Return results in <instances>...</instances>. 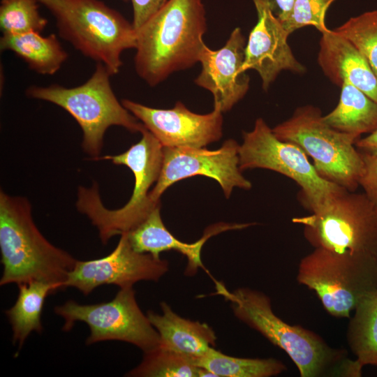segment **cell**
I'll use <instances>...</instances> for the list:
<instances>
[{"label":"cell","mask_w":377,"mask_h":377,"mask_svg":"<svg viewBox=\"0 0 377 377\" xmlns=\"http://www.w3.org/2000/svg\"><path fill=\"white\" fill-rule=\"evenodd\" d=\"M202 0H169L136 29L134 57L138 75L155 87L175 72L199 62L206 45Z\"/></svg>","instance_id":"cell-1"},{"label":"cell","mask_w":377,"mask_h":377,"mask_svg":"<svg viewBox=\"0 0 377 377\" xmlns=\"http://www.w3.org/2000/svg\"><path fill=\"white\" fill-rule=\"evenodd\" d=\"M216 294L230 304L235 316L287 353L302 377L362 376V367L334 349L317 334L300 325H291L272 310L269 297L249 288L228 290L215 281Z\"/></svg>","instance_id":"cell-2"},{"label":"cell","mask_w":377,"mask_h":377,"mask_svg":"<svg viewBox=\"0 0 377 377\" xmlns=\"http://www.w3.org/2000/svg\"><path fill=\"white\" fill-rule=\"evenodd\" d=\"M0 285L31 281L64 283L77 260L50 243L35 225L29 202L0 193Z\"/></svg>","instance_id":"cell-3"},{"label":"cell","mask_w":377,"mask_h":377,"mask_svg":"<svg viewBox=\"0 0 377 377\" xmlns=\"http://www.w3.org/2000/svg\"><path fill=\"white\" fill-rule=\"evenodd\" d=\"M56 21L59 37L84 57L119 73L122 53L136 47L133 23L101 0H38Z\"/></svg>","instance_id":"cell-4"},{"label":"cell","mask_w":377,"mask_h":377,"mask_svg":"<svg viewBox=\"0 0 377 377\" xmlns=\"http://www.w3.org/2000/svg\"><path fill=\"white\" fill-rule=\"evenodd\" d=\"M142 138L126 151L118 155H106L94 160H110L114 164L124 165L133 172L135 184L128 202L118 209L106 208L101 200L98 186L78 189L77 209L86 214L99 232L105 244L113 236L127 232L144 221L161 202L151 200L149 190L156 182L161 173L163 147L146 128Z\"/></svg>","instance_id":"cell-5"},{"label":"cell","mask_w":377,"mask_h":377,"mask_svg":"<svg viewBox=\"0 0 377 377\" xmlns=\"http://www.w3.org/2000/svg\"><path fill=\"white\" fill-rule=\"evenodd\" d=\"M106 67L96 63L91 77L82 84L65 87L54 84L31 85L26 89L31 98L45 101L67 111L83 132L82 146L94 160L98 157L106 130L122 126L132 133H141L145 126L116 97Z\"/></svg>","instance_id":"cell-6"},{"label":"cell","mask_w":377,"mask_h":377,"mask_svg":"<svg viewBox=\"0 0 377 377\" xmlns=\"http://www.w3.org/2000/svg\"><path fill=\"white\" fill-rule=\"evenodd\" d=\"M323 116L313 105L299 107L272 131L279 139L298 145L323 178L356 191L364 168L362 154L355 145L360 138L333 128Z\"/></svg>","instance_id":"cell-7"},{"label":"cell","mask_w":377,"mask_h":377,"mask_svg":"<svg viewBox=\"0 0 377 377\" xmlns=\"http://www.w3.org/2000/svg\"><path fill=\"white\" fill-rule=\"evenodd\" d=\"M314 247L377 261V205L363 193L344 190L311 214L293 219Z\"/></svg>","instance_id":"cell-8"},{"label":"cell","mask_w":377,"mask_h":377,"mask_svg":"<svg viewBox=\"0 0 377 377\" xmlns=\"http://www.w3.org/2000/svg\"><path fill=\"white\" fill-rule=\"evenodd\" d=\"M297 280L316 293L329 314L350 318L360 301L377 290V261L316 247L301 259Z\"/></svg>","instance_id":"cell-9"},{"label":"cell","mask_w":377,"mask_h":377,"mask_svg":"<svg viewBox=\"0 0 377 377\" xmlns=\"http://www.w3.org/2000/svg\"><path fill=\"white\" fill-rule=\"evenodd\" d=\"M239 168H263L293 180L300 188L302 202L311 213L346 190L323 178L296 144L277 138L263 118L253 128L243 133L239 148Z\"/></svg>","instance_id":"cell-10"},{"label":"cell","mask_w":377,"mask_h":377,"mask_svg":"<svg viewBox=\"0 0 377 377\" xmlns=\"http://www.w3.org/2000/svg\"><path fill=\"white\" fill-rule=\"evenodd\" d=\"M54 311L64 320V331H70L76 321L87 324L90 334L87 345L121 341L138 347L144 353L160 345L158 333L138 306L133 287L120 288L115 297L107 302L80 304L68 300Z\"/></svg>","instance_id":"cell-11"},{"label":"cell","mask_w":377,"mask_h":377,"mask_svg":"<svg viewBox=\"0 0 377 377\" xmlns=\"http://www.w3.org/2000/svg\"><path fill=\"white\" fill-rule=\"evenodd\" d=\"M239 145L232 139L226 140L216 150L193 147H163V158L160 175L150 199L160 202L163 193L174 183L195 175L215 179L226 198L233 188L249 190L251 182L242 174L239 168Z\"/></svg>","instance_id":"cell-12"},{"label":"cell","mask_w":377,"mask_h":377,"mask_svg":"<svg viewBox=\"0 0 377 377\" xmlns=\"http://www.w3.org/2000/svg\"><path fill=\"white\" fill-rule=\"evenodd\" d=\"M168 271L167 260L135 251L124 232L109 255L91 260H77L64 286L65 288H75L88 295L102 285H116L126 288L133 287L140 281H157Z\"/></svg>","instance_id":"cell-13"},{"label":"cell","mask_w":377,"mask_h":377,"mask_svg":"<svg viewBox=\"0 0 377 377\" xmlns=\"http://www.w3.org/2000/svg\"><path fill=\"white\" fill-rule=\"evenodd\" d=\"M121 103L163 147L201 148L222 136L223 112L218 106L208 114H200L180 101L171 109L153 108L128 99Z\"/></svg>","instance_id":"cell-14"},{"label":"cell","mask_w":377,"mask_h":377,"mask_svg":"<svg viewBox=\"0 0 377 377\" xmlns=\"http://www.w3.org/2000/svg\"><path fill=\"white\" fill-rule=\"evenodd\" d=\"M258 20L251 29L245 47L243 71L254 70L267 91L283 71L302 73L305 67L297 61L288 45L290 33L262 0H252Z\"/></svg>","instance_id":"cell-15"},{"label":"cell","mask_w":377,"mask_h":377,"mask_svg":"<svg viewBox=\"0 0 377 377\" xmlns=\"http://www.w3.org/2000/svg\"><path fill=\"white\" fill-rule=\"evenodd\" d=\"M246 39L240 28L231 32L226 44L213 50L205 45L199 62L202 69L195 83L214 97V106L224 112L230 110L247 93L250 78L243 71Z\"/></svg>","instance_id":"cell-16"},{"label":"cell","mask_w":377,"mask_h":377,"mask_svg":"<svg viewBox=\"0 0 377 377\" xmlns=\"http://www.w3.org/2000/svg\"><path fill=\"white\" fill-rule=\"evenodd\" d=\"M160 210L161 205L155 207L140 224L126 232L129 243L135 251L149 253L156 258H160V254L163 251L173 250L180 253L187 259L184 272L187 276L195 274L199 268L206 270L201 260V251L208 239L226 230L243 229L256 224L219 223L206 228L198 241L186 243L177 239L167 229Z\"/></svg>","instance_id":"cell-17"},{"label":"cell","mask_w":377,"mask_h":377,"mask_svg":"<svg viewBox=\"0 0 377 377\" xmlns=\"http://www.w3.org/2000/svg\"><path fill=\"white\" fill-rule=\"evenodd\" d=\"M321 34L318 63L324 74L340 87L348 81L377 103V76L365 57L334 30Z\"/></svg>","instance_id":"cell-18"},{"label":"cell","mask_w":377,"mask_h":377,"mask_svg":"<svg viewBox=\"0 0 377 377\" xmlns=\"http://www.w3.org/2000/svg\"><path fill=\"white\" fill-rule=\"evenodd\" d=\"M160 305L161 314L151 311L147 313L158 333L159 346L183 355L195 364L210 348L216 346L214 331L205 323L179 316L165 302Z\"/></svg>","instance_id":"cell-19"},{"label":"cell","mask_w":377,"mask_h":377,"mask_svg":"<svg viewBox=\"0 0 377 377\" xmlns=\"http://www.w3.org/2000/svg\"><path fill=\"white\" fill-rule=\"evenodd\" d=\"M0 47L1 50L13 52L31 71L41 75L55 74L68 58L54 34L47 36L36 32L2 35Z\"/></svg>","instance_id":"cell-20"},{"label":"cell","mask_w":377,"mask_h":377,"mask_svg":"<svg viewBox=\"0 0 377 377\" xmlns=\"http://www.w3.org/2000/svg\"><path fill=\"white\" fill-rule=\"evenodd\" d=\"M341 89L337 105L323 116L325 122L358 138L377 128V103L348 81L343 82Z\"/></svg>","instance_id":"cell-21"},{"label":"cell","mask_w":377,"mask_h":377,"mask_svg":"<svg viewBox=\"0 0 377 377\" xmlns=\"http://www.w3.org/2000/svg\"><path fill=\"white\" fill-rule=\"evenodd\" d=\"M14 305L6 311L12 327L13 343L21 348L32 332L43 330L41 315L45 298L55 291L64 290L60 283L31 281L20 283Z\"/></svg>","instance_id":"cell-22"},{"label":"cell","mask_w":377,"mask_h":377,"mask_svg":"<svg viewBox=\"0 0 377 377\" xmlns=\"http://www.w3.org/2000/svg\"><path fill=\"white\" fill-rule=\"evenodd\" d=\"M348 346L362 366H377V290L363 297L350 317Z\"/></svg>","instance_id":"cell-23"},{"label":"cell","mask_w":377,"mask_h":377,"mask_svg":"<svg viewBox=\"0 0 377 377\" xmlns=\"http://www.w3.org/2000/svg\"><path fill=\"white\" fill-rule=\"evenodd\" d=\"M195 365L213 373L216 377H270L286 370L275 358L237 357L210 349L195 362Z\"/></svg>","instance_id":"cell-24"},{"label":"cell","mask_w":377,"mask_h":377,"mask_svg":"<svg viewBox=\"0 0 377 377\" xmlns=\"http://www.w3.org/2000/svg\"><path fill=\"white\" fill-rule=\"evenodd\" d=\"M127 376L142 377H205L216 376L206 369L194 364L187 357L158 346L144 353L141 363Z\"/></svg>","instance_id":"cell-25"},{"label":"cell","mask_w":377,"mask_h":377,"mask_svg":"<svg viewBox=\"0 0 377 377\" xmlns=\"http://www.w3.org/2000/svg\"><path fill=\"white\" fill-rule=\"evenodd\" d=\"M38 0H1L0 28L3 35L42 33L47 20L39 12Z\"/></svg>","instance_id":"cell-26"},{"label":"cell","mask_w":377,"mask_h":377,"mask_svg":"<svg viewBox=\"0 0 377 377\" xmlns=\"http://www.w3.org/2000/svg\"><path fill=\"white\" fill-rule=\"evenodd\" d=\"M334 30L365 57L377 76V10L352 17Z\"/></svg>","instance_id":"cell-27"},{"label":"cell","mask_w":377,"mask_h":377,"mask_svg":"<svg viewBox=\"0 0 377 377\" xmlns=\"http://www.w3.org/2000/svg\"><path fill=\"white\" fill-rule=\"evenodd\" d=\"M335 1L295 0L290 15L283 25L290 34L309 26L323 33L328 29L325 24L327 10Z\"/></svg>","instance_id":"cell-28"},{"label":"cell","mask_w":377,"mask_h":377,"mask_svg":"<svg viewBox=\"0 0 377 377\" xmlns=\"http://www.w3.org/2000/svg\"><path fill=\"white\" fill-rule=\"evenodd\" d=\"M361 154L364 168L359 184L366 195L377 205V155Z\"/></svg>","instance_id":"cell-29"},{"label":"cell","mask_w":377,"mask_h":377,"mask_svg":"<svg viewBox=\"0 0 377 377\" xmlns=\"http://www.w3.org/2000/svg\"><path fill=\"white\" fill-rule=\"evenodd\" d=\"M133 10V25L138 29L162 8L169 0H130Z\"/></svg>","instance_id":"cell-30"},{"label":"cell","mask_w":377,"mask_h":377,"mask_svg":"<svg viewBox=\"0 0 377 377\" xmlns=\"http://www.w3.org/2000/svg\"><path fill=\"white\" fill-rule=\"evenodd\" d=\"M262 1L283 24L290 15L295 0H262Z\"/></svg>","instance_id":"cell-31"},{"label":"cell","mask_w":377,"mask_h":377,"mask_svg":"<svg viewBox=\"0 0 377 377\" xmlns=\"http://www.w3.org/2000/svg\"><path fill=\"white\" fill-rule=\"evenodd\" d=\"M355 145L361 153L377 155V128L364 138L357 140Z\"/></svg>","instance_id":"cell-32"},{"label":"cell","mask_w":377,"mask_h":377,"mask_svg":"<svg viewBox=\"0 0 377 377\" xmlns=\"http://www.w3.org/2000/svg\"><path fill=\"white\" fill-rule=\"evenodd\" d=\"M121 1H125V2H127V1H128L129 0H121Z\"/></svg>","instance_id":"cell-33"}]
</instances>
